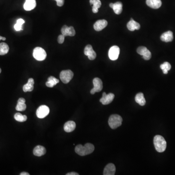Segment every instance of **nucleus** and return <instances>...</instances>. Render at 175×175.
Instances as JSON below:
<instances>
[{"label":"nucleus","instance_id":"obj_13","mask_svg":"<svg viewBox=\"0 0 175 175\" xmlns=\"http://www.w3.org/2000/svg\"><path fill=\"white\" fill-rule=\"evenodd\" d=\"M108 25V22L105 20H100L97 21L93 26L95 30L100 31L104 29Z\"/></svg>","mask_w":175,"mask_h":175},{"label":"nucleus","instance_id":"obj_22","mask_svg":"<svg viewBox=\"0 0 175 175\" xmlns=\"http://www.w3.org/2000/svg\"><path fill=\"white\" fill-rule=\"evenodd\" d=\"M26 100L23 98H20L18 100L16 109L18 111H24L26 108V105L25 104Z\"/></svg>","mask_w":175,"mask_h":175},{"label":"nucleus","instance_id":"obj_4","mask_svg":"<svg viewBox=\"0 0 175 175\" xmlns=\"http://www.w3.org/2000/svg\"><path fill=\"white\" fill-rule=\"evenodd\" d=\"M34 58L38 61H43L47 57V54L43 49L39 47L35 48L33 53Z\"/></svg>","mask_w":175,"mask_h":175},{"label":"nucleus","instance_id":"obj_2","mask_svg":"<svg viewBox=\"0 0 175 175\" xmlns=\"http://www.w3.org/2000/svg\"><path fill=\"white\" fill-rule=\"evenodd\" d=\"M154 144L156 150L158 152H164L166 148V140L161 135H156L154 138Z\"/></svg>","mask_w":175,"mask_h":175},{"label":"nucleus","instance_id":"obj_9","mask_svg":"<svg viewBox=\"0 0 175 175\" xmlns=\"http://www.w3.org/2000/svg\"><path fill=\"white\" fill-rule=\"evenodd\" d=\"M137 52L142 55L143 59L146 60H149L151 58V53L147 48L144 46H140L137 49Z\"/></svg>","mask_w":175,"mask_h":175},{"label":"nucleus","instance_id":"obj_26","mask_svg":"<svg viewBox=\"0 0 175 175\" xmlns=\"http://www.w3.org/2000/svg\"><path fill=\"white\" fill-rule=\"evenodd\" d=\"M112 8L113 9L115 14L119 15L122 13L123 10V5L122 2H117L113 4V6Z\"/></svg>","mask_w":175,"mask_h":175},{"label":"nucleus","instance_id":"obj_21","mask_svg":"<svg viewBox=\"0 0 175 175\" xmlns=\"http://www.w3.org/2000/svg\"><path fill=\"white\" fill-rule=\"evenodd\" d=\"M34 80L33 79L30 78L28 79L27 83L23 86V91L24 92H32L34 89Z\"/></svg>","mask_w":175,"mask_h":175},{"label":"nucleus","instance_id":"obj_3","mask_svg":"<svg viewBox=\"0 0 175 175\" xmlns=\"http://www.w3.org/2000/svg\"><path fill=\"white\" fill-rule=\"evenodd\" d=\"M123 119L122 117L118 114H113L109 117L108 124L112 129H116L122 124Z\"/></svg>","mask_w":175,"mask_h":175},{"label":"nucleus","instance_id":"obj_6","mask_svg":"<svg viewBox=\"0 0 175 175\" xmlns=\"http://www.w3.org/2000/svg\"><path fill=\"white\" fill-rule=\"evenodd\" d=\"M49 108L45 105H42L37 109L36 114L39 118L43 119L47 116L49 113Z\"/></svg>","mask_w":175,"mask_h":175},{"label":"nucleus","instance_id":"obj_32","mask_svg":"<svg viewBox=\"0 0 175 175\" xmlns=\"http://www.w3.org/2000/svg\"><path fill=\"white\" fill-rule=\"evenodd\" d=\"M14 29L16 31H20V30H22V26H21L20 24H18V23H16L14 26Z\"/></svg>","mask_w":175,"mask_h":175},{"label":"nucleus","instance_id":"obj_31","mask_svg":"<svg viewBox=\"0 0 175 175\" xmlns=\"http://www.w3.org/2000/svg\"><path fill=\"white\" fill-rule=\"evenodd\" d=\"M57 2V5L58 6H62L64 4V0H55Z\"/></svg>","mask_w":175,"mask_h":175},{"label":"nucleus","instance_id":"obj_20","mask_svg":"<svg viewBox=\"0 0 175 175\" xmlns=\"http://www.w3.org/2000/svg\"><path fill=\"white\" fill-rule=\"evenodd\" d=\"M75 127H76V124L74 121H68L64 124V129L66 132H71L75 130Z\"/></svg>","mask_w":175,"mask_h":175},{"label":"nucleus","instance_id":"obj_8","mask_svg":"<svg viewBox=\"0 0 175 175\" xmlns=\"http://www.w3.org/2000/svg\"><path fill=\"white\" fill-rule=\"evenodd\" d=\"M120 54V48L117 46H112L108 51V57L112 60H116Z\"/></svg>","mask_w":175,"mask_h":175},{"label":"nucleus","instance_id":"obj_36","mask_svg":"<svg viewBox=\"0 0 175 175\" xmlns=\"http://www.w3.org/2000/svg\"><path fill=\"white\" fill-rule=\"evenodd\" d=\"M6 39V38L5 37H2V36H0V40H5Z\"/></svg>","mask_w":175,"mask_h":175},{"label":"nucleus","instance_id":"obj_27","mask_svg":"<svg viewBox=\"0 0 175 175\" xmlns=\"http://www.w3.org/2000/svg\"><path fill=\"white\" fill-rule=\"evenodd\" d=\"M9 48L7 44L5 43H0V55L6 54L9 51Z\"/></svg>","mask_w":175,"mask_h":175},{"label":"nucleus","instance_id":"obj_15","mask_svg":"<svg viewBox=\"0 0 175 175\" xmlns=\"http://www.w3.org/2000/svg\"><path fill=\"white\" fill-rule=\"evenodd\" d=\"M127 27L129 31H134L135 30H139L140 28V24L135 22L133 18H131L130 21L127 24Z\"/></svg>","mask_w":175,"mask_h":175},{"label":"nucleus","instance_id":"obj_37","mask_svg":"<svg viewBox=\"0 0 175 175\" xmlns=\"http://www.w3.org/2000/svg\"><path fill=\"white\" fill-rule=\"evenodd\" d=\"M1 71H2L1 69L0 68V74H1Z\"/></svg>","mask_w":175,"mask_h":175},{"label":"nucleus","instance_id":"obj_29","mask_svg":"<svg viewBox=\"0 0 175 175\" xmlns=\"http://www.w3.org/2000/svg\"><path fill=\"white\" fill-rule=\"evenodd\" d=\"M14 118L19 122H23L26 121L27 117L25 115H22L20 113H16L14 115Z\"/></svg>","mask_w":175,"mask_h":175},{"label":"nucleus","instance_id":"obj_24","mask_svg":"<svg viewBox=\"0 0 175 175\" xmlns=\"http://www.w3.org/2000/svg\"><path fill=\"white\" fill-rule=\"evenodd\" d=\"M91 5H93L92 11L94 13H97L98 12V8L101 6V2L100 0H90Z\"/></svg>","mask_w":175,"mask_h":175},{"label":"nucleus","instance_id":"obj_12","mask_svg":"<svg viewBox=\"0 0 175 175\" xmlns=\"http://www.w3.org/2000/svg\"><path fill=\"white\" fill-rule=\"evenodd\" d=\"M61 33L65 37L71 36L73 37L75 35V31L73 26L68 27V26H64L61 29Z\"/></svg>","mask_w":175,"mask_h":175},{"label":"nucleus","instance_id":"obj_11","mask_svg":"<svg viewBox=\"0 0 175 175\" xmlns=\"http://www.w3.org/2000/svg\"><path fill=\"white\" fill-rule=\"evenodd\" d=\"M84 54L87 55L89 59L93 60L96 59V54L93 50L92 45H87L84 49Z\"/></svg>","mask_w":175,"mask_h":175},{"label":"nucleus","instance_id":"obj_5","mask_svg":"<svg viewBox=\"0 0 175 175\" xmlns=\"http://www.w3.org/2000/svg\"><path fill=\"white\" fill-rule=\"evenodd\" d=\"M74 76V73L70 70H63L60 72V79L64 84H67L71 80Z\"/></svg>","mask_w":175,"mask_h":175},{"label":"nucleus","instance_id":"obj_23","mask_svg":"<svg viewBox=\"0 0 175 175\" xmlns=\"http://www.w3.org/2000/svg\"><path fill=\"white\" fill-rule=\"evenodd\" d=\"M135 101L140 106H144L145 105L146 101L144 97V95L142 92L137 93L135 96Z\"/></svg>","mask_w":175,"mask_h":175},{"label":"nucleus","instance_id":"obj_18","mask_svg":"<svg viewBox=\"0 0 175 175\" xmlns=\"http://www.w3.org/2000/svg\"><path fill=\"white\" fill-rule=\"evenodd\" d=\"M161 39L162 42L166 43L172 42L173 39V32L172 31H168L164 33L161 36Z\"/></svg>","mask_w":175,"mask_h":175},{"label":"nucleus","instance_id":"obj_28","mask_svg":"<svg viewBox=\"0 0 175 175\" xmlns=\"http://www.w3.org/2000/svg\"><path fill=\"white\" fill-rule=\"evenodd\" d=\"M160 68L162 70L164 74H167L168 71H169L171 68V66L169 62H165L164 63L161 65Z\"/></svg>","mask_w":175,"mask_h":175},{"label":"nucleus","instance_id":"obj_10","mask_svg":"<svg viewBox=\"0 0 175 175\" xmlns=\"http://www.w3.org/2000/svg\"><path fill=\"white\" fill-rule=\"evenodd\" d=\"M114 97L115 96L113 93H109L107 95L106 92H103L102 97L100 99V102L103 105H108L113 100Z\"/></svg>","mask_w":175,"mask_h":175},{"label":"nucleus","instance_id":"obj_25","mask_svg":"<svg viewBox=\"0 0 175 175\" xmlns=\"http://www.w3.org/2000/svg\"><path fill=\"white\" fill-rule=\"evenodd\" d=\"M59 80L55 77L53 76H50L48 79L47 82H46V85L49 88H53L59 83Z\"/></svg>","mask_w":175,"mask_h":175},{"label":"nucleus","instance_id":"obj_35","mask_svg":"<svg viewBox=\"0 0 175 175\" xmlns=\"http://www.w3.org/2000/svg\"><path fill=\"white\" fill-rule=\"evenodd\" d=\"M30 174L29 173H27L26 172H22V173L20 174V175H29Z\"/></svg>","mask_w":175,"mask_h":175},{"label":"nucleus","instance_id":"obj_14","mask_svg":"<svg viewBox=\"0 0 175 175\" xmlns=\"http://www.w3.org/2000/svg\"><path fill=\"white\" fill-rule=\"evenodd\" d=\"M116 171V167L113 164H108L104 168V175H114Z\"/></svg>","mask_w":175,"mask_h":175},{"label":"nucleus","instance_id":"obj_30","mask_svg":"<svg viewBox=\"0 0 175 175\" xmlns=\"http://www.w3.org/2000/svg\"><path fill=\"white\" fill-rule=\"evenodd\" d=\"M65 36L63 35H59L58 37V42L59 44H62L64 42Z\"/></svg>","mask_w":175,"mask_h":175},{"label":"nucleus","instance_id":"obj_17","mask_svg":"<svg viewBox=\"0 0 175 175\" xmlns=\"http://www.w3.org/2000/svg\"><path fill=\"white\" fill-rule=\"evenodd\" d=\"M146 5L153 9H158L161 6V0H146Z\"/></svg>","mask_w":175,"mask_h":175},{"label":"nucleus","instance_id":"obj_33","mask_svg":"<svg viewBox=\"0 0 175 175\" xmlns=\"http://www.w3.org/2000/svg\"><path fill=\"white\" fill-rule=\"evenodd\" d=\"M24 22H25V21H24L23 19L19 18V19H18L16 23H18V24H20L21 26H22V24L24 23Z\"/></svg>","mask_w":175,"mask_h":175},{"label":"nucleus","instance_id":"obj_1","mask_svg":"<svg viewBox=\"0 0 175 175\" xmlns=\"http://www.w3.org/2000/svg\"><path fill=\"white\" fill-rule=\"evenodd\" d=\"M95 146L91 143H87L84 146L81 144H79L75 148V151L77 154L81 156L90 154L93 152Z\"/></svg>","mask_w":175,"mask_h":175},{"label":"nucleus","instance_id":"obj_7","mask_svg":"<svg viewBox=\"0 0 175 175\" xmlns=\"http://www.w3.org/2000/svg\"><path fill=\"white\" fill-rule=\"evenodd\" d=\"M94 87L91 91L92 95H94L96 92H100L103 89V83L101 80L99 78H95L93 80Z\"/></svg>","mask_w":175,"mask_h":175},{"label":"nucleus","instance_id":"obj_34","mask_svg":"<svg viewBox=\"0 0 175 175\" xmlns=\"http://www.w3.org/2000/svg\"><path fill=\"white\" fill-rule=\"evenodd\" d=\"M66 175H79V174L76 172H70V173H67Z\"/></svg>","mask_w":175,"mask_h":175},{"label":"nucleus","instance_id":"obj_16","mask_svg":"<svg viewBox=\"0 0 175 175\" xmlns=\"http://www.w3.org/2000/svg\"><path fill=\"white\" fill-rule=\"evenodd\" d=\"M46 152V149L42 145H37L33 150V154L37 157H40L44 155Z\"/></svg>","mask_w":175,"mask_h":175},{"label":"nucleus","instance_id":"obj_19","mask_svg":"<svg viewBox=\"0 0 175 175\" xmlns=\"http://www.w3.org/2000/svg\"><path fill=\"white\" fill-rule=\"evenodd\" d=\"M36 0H26L23 7L26 11L32 10L36 7Z\"/></svg>","mask_w":175,"mask_h":175}]
</instances>
